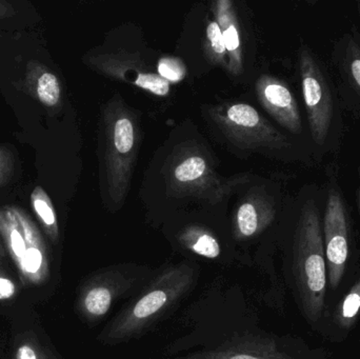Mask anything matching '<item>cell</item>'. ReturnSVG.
<instances>
[{
	"mask_svg": "<svg viewBox=\"0 0 360 359\" xmlns=\"http://www.w3.org/2000/svg\"><path fill=\"white\" fill-rule=\"evenodd\" d=\"M158 73L167 81L177 82L184 77L186 69L179 59L162 58L158 63Z\"/></svg>",
	"mask_w": 360,
	"mask_h": 359,
	"instance_id": "obj_19",
	"label": "cell"
},
{
	"mask_svg": "<svg viewBox=\"0 0 360 359\" xmlns=\"http://www.w3.org/2000/svg\"><path fill=\"white\" fill-rule=\"evenodd\" d=\"M15 293V286L12 282L0 278V299H8Z\"/></svg>",
	"mask_w": 360,
	"mask_h": 359,
	"instance_id": "obj_23",
	"label": "cell"
},
{
	"mask_svg": "<svg viewBox=\"0 0 360 359\" xmlns=\"http://www.w3.org/2000/svg\"><path fill=\"white\" fill-rule=\"evenodd\" d=\"M37 94L39 100L48 107H54L60 98V88L56 76L44 73L38 79Z\"/></svg>",
	"mask_w": 360,
	"mask_h": 359,
	"instance_id": "obj_18",
	"label": "cell"
},
{
	"mask_svg": "<svg viewBox=\"0 0 360 359\" xmlns=\"http://www.w3.org/2000/svg\"><path fill=\"white\" fill-rule=\"evenodd\" d=\"M170 177L175 191L180 193L201 194L211 190L216 181L207 159L196 153L177 162Z\"/></svg>",
	"mask_w": 360,
	"mask_h": 359,
	"instance_id": "obj_12",
	"label": "cell"
},
{
	"mask_svg": "<svg viewBox=\"0 0 360 359\" xmlns=\"http://www.w3.org/2000/svg\"><path fill=\"white\" fill-rule=\"evenodd\" d=\"M34 207H35L36 212L41 217L42 221H44L46 225H54L55 221H56L54 212H53L52 209L50 208V206L44 200H36L34 202Z\"/></svg>",
	"mask_w": 360,
	"mask_h": 359,
	"instance_id": "obj_21",
	"label": "cell"
},
{
	"mask_svg": "<svg viewBox=\"0 0 360 359\" xmlns=\"http://www.w3.org/2000/svg\"><path fill=\"white\" fill-rule=\"evenodd\" d=\"M323 236L330 287H340L353 244V219L340 183V164L333 159L325 169Z\"/></svg>",
	"mask_w": 360,
	"mask_h": 359,
	"instance_id": "obj_4",
	"label": "cell"
},
{
	"mask_svg": "<svg viewBox=\"0 0 360 359\" xmlns=\"http://www.w3.org/2000/svg\"><path fill=\"white\" fill-rule=\"evenodd\" d=\"M330 67L342 109L360 120V30L356 25L332 42Z\"/></svg>",
	"mask_w": 360,
	"mask_h": 359,
	"instance_id": "obj_7",
	"label": "cell"
},
{
	"mask_svg": "<svg viewBox=\"0 0 360 359\" xmlns=\"http://www.w3.org/2000/svg\"><path fill=\"white\" fill-rule=\"evenodd\" d=\"M122 285L118 278L109 275L107 282H101L88 291L84 297V309L92 318H103L111 309L114 299L120 294Z\"/></svg>",
	"mask_w": 360,
	"mask_h": 359,
	"instance_id": "obj_14",
	"label": "cell"
},
{
	"mask_svg": "<svg viewBox=\"0 0 360 359\" xmlns=\"http://www.w3.org/2000/svg\"><path fill=\"white\" fill-rule=\"evenodd\" d=\"M188 267L177 266L162 272L141 296L110 325L109 341L120 343L143 332L184 295L193 284Z\"/></svg>",
	"mask_w": 360,
	"mask_h": 359,
	"instance_id": "obj_5",
	"label": "cell"
},
{
	"mask_svg": "<svg viewBox=\"0 0 360 359\" xmlns=\"http://www.w3.org/2000/svg\"><path fill=\"white\" fill-rule=\"evenodd\" d=\"M277 214L276 198L266 192L243 202L235 216V234L239 240L257 235L272 223Z\"/></svg>",
	"mask_w": 360,
	"mask_h": 359,
	"instance_id": "obj_10",
	"label": "cell"
},
{
	"mask_svg": "<svg viewBox=\"0 0 360 359\" xmlns=\"http://www.w3.org/2000/svg\"><path fill=\"white\" fill-rule=\"evenodd\" d=\"M17 359H37L36 358L35 353L31 348L23 346V347L19 348L18 352H17Z\"/></svg>",
	"mask_w": 360,
	"mask_h": 359,
	"instance_id": "obj_24",
	"label": "cell"
},
{
	"mask_svg": "<svg viewBox=\"0 0 360 359\" xmlns=\"http://www.w3.org/2000/svg\"><path fill=\"white\" fill-rule=\"evenodd\" d=\"M356 6H357V15H359V18L360 20V1L357 2Z\"/></svg>",
	"mask_w": 360,
	"mask_h": 359,
	"instance_id": "obj_26",
	"label": "cell"
},
{
	"mask_svg": "<svg viewBox=\"0 0 360 359\" xmlns=\"http://www.w3.org/2000/svg\"><path fill=\"white\" fill-rule=\"evenodd\" d=\"M214 13L216 22L219 25L224 37V46L228 55L229 70L234 75H240L243 73V50L238 21L233 8V2L230 0L216 1L214 4Z\"/></svg>",
	"mask_w": 360,
	"mask_h": 359,
	"instance_id": "obj_13",
	"label": "cell"
},
{
	"mask_svg": "<svg viewBox=\"0 0 360 359\" xmlns=\"http://www.w3.org/2000/svg\"><path fill=\"white\" fill-rule=\"evenodd\" d=\"M180 242L186 250L205 259H217L221 253L219 242L215 236L203 228H186L180 235Z\"/></svg>",
	"mask_w": 360,
	"mask_h": 359,
	"instance_id": "obj_15",
	"label": "cell"
},
{
	"mask_svg": "<svg viewBox=\"0 0 360 359\" xmlns=\"http://www.w3.org/2000/svg\"><path fill=\"white\" fill-rule=\"evenodd\" d=\"M42 263V255L39 250L35 248L27 249L22 256V265L25 271L35 273L39 270Z\"/></svg>",
	"mask_w": 360,
	"mask_h": 359,
	"instance_id": "obj_20",
	"label": "cell"
},
{
	"mask_svg": "<svg viewBox=\"0 0 360 359\" xmlns=\"http://www.w3.org/2000/svg\"><path fill=\"white\" fill-rule=\"evenodd\" d=\"M360 313V278L350 289L335 313V322L342 329H350Z\"/></svg>",
	"mask_w": 360,
	"mask_h": 359,
	"instance_id": "obj_16",
	"label": "cell"
},
{
	"mask_svg": "<svg viewBox=\"0 0 360 359\" xmlns=\"http://www.w3.org/2000/svg\"><path fill=\"white\" fill-rule=\"evenodd\" d=\"M101 61L103 72L112 77L134 84L133 73L139 79V88L158 96H166L170 92V82L164 79L160 74L143 71V67H139V59L132 58L131 55L129 56L122 53L105 55Z\"/></svg>",
	"mask_w": 360,
	"mask_h": 359,
	"instance_id": "obj_9",
	"label": "cell"
},
{
	"mask_svg": "<svg viewBox=\"0 0 360 359\" xmlns=\"http://www.w3.org/2000/svg\"><path fill=\"white\" fill-rule=\"evenodd\" d=\"M210 116L222 134L240 149L262 150L285 162L316 167L308 145L279 131L252 105L234 103L216 107L210 111Z\"/></svg>",
	"mask_w": 360,
	"mask_h": 359,
	"instance_id": "obj_3",
	"label": "cell"
},
{
	"mask_svg": "<svg viewBox=\"0 0 360 359\" xmlns=\"http://www.w3.org/2000/svg\"><path fill=\"white\" fill-rule=\"evenodd\" d=\"M357 174H359V187H357L356 195H355V197H356L357 211H359L360 216V166L359 167V169H357Z\"/></svg>",
	"mask_w": 360,
	"mask_h": 359,
	"instance_id": "obj_25",
	"label": "cell"
},
{
	"mask_svg": "<svg viewBox=\"0 0 360 359\" xmlns=\"http://www.w3.org/2000/svg\"><path fill=\"white\" fill-rule=\"evenodd\" d=\"M323 185H304L293 207L294 276L307 320L316 324L323 315L328 274L323 236Z\"/></svg>",
	"mask_w": 360,
	"mask_h": 359,
	"instance_id": "obj_1",
	"label": "cell"
},
{
	"mask_svg": "<svg viewBox=\"0 0 360 359\" xmlns=\"http://www.w3.org/2000/svg\"><path fill=\"white\" fill-rule=\"evenodd\" d=\"M11 244H12L13 251L17 256L22 257L25 255V251H27L25 250V244L18 232L13 231L11 234Z\"/></svg>",
	"mask_w": 360,
	"mask_h": 359,
	"instance_id": "obj_22",
	"label": "cell"
},
{
	"mask_svg": "<svg viewBox=\"0 0 360 359\" xmlns=\"http://www.w3.org/2000/svg\"><path fill=\"white\" fill-rule=\"evenodd\" d=\"M256 94L260 105L279 126L310 148L297 99L285 81L275 76H260L256 82Z\"/></svg>",
	"mask_w": 360,
	"mask_h": 359,
	"instance_id": "obj_8",
	"label": "cell"
},
{
	"mask_svg": "<svg viewBox=\"0 0 360 359\" xmlns=\"http://www.w3.org/2000/svg\"><path fill=\"white\" fill-rule=\"evenodd\" d=\"M207 54L211 59L212 63H218V65H226V46H224V37H222L221 31L219 25L216 20L211 21L207 27Z\"/></svg>",
	"mask_w": 360,
	"mask_h": 359,
	"instance_id": "obj_17",
	"label": "cell"
},
{
	"mask_svg": "<svg viewBox=\"0 0 360 359\" xmlns=\"http://www.w3.org/2000/svg\"><path fill=\"white\" fill-rule=\"evenodd\" d=\"M186 359H294L273 339H252L226 344L211 351L200 352Z\"/></svg>",
	"mask_w": 360,
	"mask_h": 359,
	"instance_id": "obj_11",
	"label": "cell"
},
{
	"mask_svg": "<svg viewBox=\"0 0 360 359\" xmlns=\"http://www.w3.org/2000/svg\"><path fill=\"white\" fill-rule=\"evenodd\" d=\"M105 136L109 198L113 204H122L128 195L141 139L139 122L122 100L109 103Z\"/></svg>",
	"mask_w": 360,
	"mask_h": 359,
	"instance_id": "obj_6",
	"label": "cell"
},
{
	"mask_svg": "<svg viewBox=\"0 0 360 359\" xmlns=\"http://www.w3.org/2000/svg\"><path fill=\"white\" fill-rule=\"evenodd\" d=\"M297 72L311 152L319 166L327 156L336 157L342 152L346 134L344 109L331 71L304 38L297 50Z\"/></svg>",
	"mask_w": 360,
	"mask_h": 359,
	"instance_id": "obj_2",
	"label": "cell"
}]
</instances>
